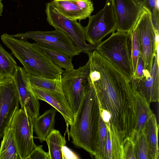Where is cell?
Here are the masks:
<instances>
[{
  "label": "cell",
  "instance_id": "cell-23",
  "mask_svg": "<svg viewBox=\"0 0 159 159\" xmlns=\"http://www.w3.org/2000/svg\"><path fill=\"white\" fill-rule=\"evenodd\" d=\"M17 66L11 55L0 44V77L12 76Z\"/></svg>",
  "mask_w": 159,
  "mask_h": 159
},
{
  "label": "cell",
  "instance_id": "cell-3",
  "mask_svg": "<svg viewBox=\"0 0 159 159\" xmlns=\"http://www.w3.org/2000/svg\"><path fill=\"white\" fill-rule=\"evenodd\" d=\"M1 39L29 75L51 79L62 75L64 70L27 40L16 38L6 33L2 34Z\"/></svg>",
  "mask_w": 159,
  "mask_h": 159
},
{
  "label": "cell",
  "instance_id": "cell-35",
  "mask_svg": "<svg viewBox=\"0 0 159 159\" xmlns=\"http://www.w3.org/2000/svg\"><path fill=\"white\" fill-rule=\"evenodd\" d=\"M136 2L140 5H142L143 0H135Z\"/></svg>",
  "mask_w": 159,
  "mask_h": 159
},
{
  "label": "cell",
  "instance_id": "cell-26",
  "mask_svg": "<svg viewBox=\"0 0 159 159\" xmlns=\"http://www.w3.org/2000/svg\"><path fill=\"white\" fill-rule=\"evenodd\" d=\"M107 132V125L100 115L97 147L94 156L96 159H104L105 147Z\"/></svg>",
  "mask_w": 159,
  "mask_h": 159
},
{
  "label": "cell",
  "instance_id": "cell-25",
  "mask_svg": "<svg viewBox=\"0 0 159 159\" xmlns=\"http://www.w3.org/2000/svg\"><path fill=\"white\" fill-rule=\"evenodd\" d=\"M131 137L135 146L137 159H150L144 127L138 132L134 130Z\"/></svg>",
  "mask_w": 159,
  "mask_h": 159
},
{
  "label": "cell",
  "instance_id": "cell-34",
  "mask_svg": "<svg viewBox=\"0 0 159 159\" xmlns=\"http://www.w3.org/2000/svg\"><path fill=\"white\" fill-rule=\"evenodd\" d=\"M3 5L2 3V0H0V16H2V13L3 12Z\"/></svg>",
  "mask_w": 159,
  "mask_h": 159
},
{
  "label": "cell",
  "instance_id": "cell-5",
  "mask_svg": "<svg viewBox=\"0 0 159 159\" xmlns=\"http://www.w3.org/2000/svg\"><path fill=\"white\" fill-rule=\"evenodd\" d=\"M139 40L140 55L145 69L150 72L154 59L159 50V33L153 25L150 12L142 7L140 16L135 26Z\"/></svg>",
  "mask_w": 159,
  "mask_h": 159
},
{
  "label": "cell",
  "instance_id": "cell-15",
  "mask_svg": "<svg viewBox=\"0 0 159 159\" xmlns=\"http://www.w3.org/2000/svg\"><path fill=\"white\" fill-rule=\"evenodd\" d=\"M31 85L36 98L47 102L58 111L62 115L67 126L72 123L74 114L63 94Z\"/></svg>",
  "mask_w": 159,
  "mask_h": 159
},
{
  "label": "cell",
  "instance_id": "cell-27",
  "mask_svg": "<svg viewBox=\"0 0 159 159\" xmlns=\"http://www.w3.org/2000/svg\"><path fill=\"white\" fill-rule=\"evenodd\" d=\"M142 7L150 12L154 28L157 33H159V0H143Z\"/></svg>",
  "mask_w": 159,
  "mask_h": 159
},
{
  "label": "cell",
  "instance_id": "cell-30",
  "mask_svg": "<svg viewBox=\"0 0 159 159\" xmlns=\"http://www.w3.org/2000/svg\"><path fill=\"white\" fill-rule=\"evenodd\" d=\"M42 145L37 146L31 152L27 159H49L48 152H45L43 149Z\"/></svg>",
  "mask_w": 159,
  "mask_h": 159
},
{
  "label": "cell",
  "instance_id": "cell-20",
  "mask_svg": "<svg viewBox=\"0 0 159 159\" xmlns=\"http://www.w3.org/2000/svg\"><path fill=\"white\" fill-rule=\"evenodd\" d=\"M45 141L48 146L49 159H64L62 148L66 141L60 131L54 129Z\"/></svg>",
  "mask_w": 159,
  "mask_h": 159
},
{
  "label": "cell",
  "instance_id": "cell-18",
  "mask_svg": "<svg viewBox=\"0 0 159 159\" xmlns=\"http://www.w3.org/2000/svg\"><path fill=\"white\" fill-rule=\"evenodd\" d=\"M158 129L159 125L157 118L153 113L144 127L150 159H159L158 145Z\"/></svg>",
  "mask_w": 159,
  "mask_h": 159
},
{
  "label": "cell",
  "instance_id": "cell-10",
  "mask_svg": "<svg viewBox=\"0 0 159 159\" xmlns=\"http://www.w3.org/2000/svg\"><path fill=\"white\" fill-rule=\"evenodd\" d=\"M89 19L84 28L86 40L90 44L97 46L107 35L117 30L111 0H107L103 8Z\"/></svg>",
  "mask_w": 159,
  "mask_h": 159
},
{
  "label": "cell",
  "instance_id": "cell-2",
  "mask_svg": "<svg viewBox=\"0 0 159 159\" xmlns=\"http://www.w3.org/2000/svg\"><path fill=\"white\" fill-rule=\"evenodd\" d=\"M99 105L93 86L89 85L70 125L69 136L76 147L81 148L94 156L98 136Z\"/></svg>",
  "mask_w": 159,
  "mask_h": 159
},
{
  "label": "cell",
  "instance_id": "cell-9",
  "mask_svg": "<svg viewBox=\"0 0 159 159\" xmlns=\"http://www.w3.org/2000/svg\"><path fill=\"white\" fill-rule=\"evenodd\" d=\"M33 118L25 108L16 111L10 126L20 159H27L36 147L33 140Z\"/></svg>",
  "mask_w": 159,
  "mask_h": 159
},
{
  "label": "cell",
  "instance_id": "cell-24",
  "mask_svg": "<svg viewBox=\"0 0 159 159\" xmlns=\"http://www.w3.org/2000/svg\"><path fill=\"white\" fill-rule=\"evenodd\" d=\"M61 75L55 79L29 75L31 84L64 94L61 86Z\"/></svg>",
  "mask_w": 159,
  "mask_h": 159
},
{
  "label": "cell",
  "instance_id": "cell-17",
  "mask_svg": "<svg viewBox=\"0 0 159 159\" xmlns=\"http://www.w3.org/2000/svg\"><path fill=\"white\" fill-rule=\"evenodd\" d=\"M57 110L52 108L33 119V131L41 143L54 129Z\"/></svg>",
  "mask_w": 159,
  "mask_h": 159
},
{
  "label": "cell",
  "instance_id": "cell-21",
  "mask_svg": "<svg viewBox=\"0 0 159 159\" xmlns=\"http://www.w3.org/2000/svg\"><path fill=\"white\" fill-rule=\"evenodd\" d=\"M10 125L6 128L4 131L0 148V159H20Z\"/></svg>",
  "mask_w": 159,
  "mask_h": 159
},
{
  "label": "cell",
  "instance_id": "cell-7",
  "mask_svg": "<svg viewBox=\"0 0 159 159\" xmlns=\"http://www.w3.org/2000/svg\"><path fill=\"white\" fill-rule=\"evenodd\" d=\"M89 62L76 69L64 70L61 84L63 93L74 114L77 112L89 85Z\"/></svg>",
  "mask_w": 159,
  "mask_h": 159
},
{
  "label": "cell",
  "instance_id": "cell-1",
  "mask_svg": "<svg viewBox=\"0 0 159 159\" xmlns=\"http://www.w3.org/2000/svg\"><path fill=\"white\" fill-rule=\"evenodd\" d=\"M87 55L89 82L100 108L109 112L110 125L124 138L131 137L136 124L135 95L131 81L96 50Z\"/></svg>",
  "mask_w": 159,
  "mask_h": 159
},
{
  "label": "cell",
  "instance_id": "cell-31",
  "mask_svg": "<svg viewBox=\"0 0 159 159\" xmlns=\"http://www.w3.org/2000/svg\"><path fill=\"white\" fill-rule=\"evenodd\" d=\"M104 159H112L111 145L110 132L107 129L105 144Z\"/></svg>",
  "mask_w": 159,
  "mask_h": 159
},
{
  "label": "cell",
  "instance_id": "cell-29",
  "mask_svg": "<svg viewBox=\"0 0 159 159\" xmlns=\"http://www.w3.org/2000/svg\"><path fill=\"white\" fill-rule=\"evenodd\" d=\"M122 159H137L134 143L131 137L125 138L122 143Z\"/></svg>",
  "mask_w": 159,
  "mask_h": 159
},
{
  "label": "cell",
  "instance_id": "cell-22",
  "mask_svg": "<svg viewBox=\"0 0 159 159\" xmlns=\"http://www.w3.org/2000/svg\"><path fill=\"white\" fill-rule=\"evenodd\" d=\"M33 45L40 51L44 54L55 64L65 70H74L72 62V58L57 51L42 46L36 43Z\"/></svg>",
  "mask_w": 159,
  "mask_h": 159
},
{
  "label": "cell",
  "instance_id": "cell-6",
  "mask_svg": "<svg viewBox=\"0 0 159 159\" xmlns=\"http://www.w3.org/2000/svg\"><path fill=\"white\" fill-rule=\"evenodd\" d=\"M45 12L49 24L66 34L81 52L87 54L96 49L97 46L86 43L84 27L80 23L64 16L50 2L47 4Z\"/></svg>",
  "mask_w": 159,
  "mask_h": 159
},
{
  "label": "cell",
  "instance_id": "cell-11",
  "mask_svg": "<svg viewBox=\"0 0 159 159\" xmlns=\"http://www.w3.org/2000/svg\"><path fill=\"white\" fill-rule=\"evenodd\" d=\"M17 90L12 76L0 77V140L19 108Z\"/></svg>",
  "mask_w": 159,
  "mask_h": 159
},
{
  "label": "cell",
  "instance_id": "cell-16",
  "mask_svg": "<svg viewBox=\"0 0 159 159\" xmlns=\"http://www.w3.org/2000/svg\"><path fill=\"white\" fill-rule=\"evenodd\" d=\"M50 2L61 14L72 20L85 19L94 10L91 0H53Z\"/></svg>",
  "mask_w": 159,
  "mask_h": 159
},
{
  "label": "cell",
  "instance_id": "cell-19",
  "mask_svg": "<svg viewBox=\"0 0 159 159\" xmlns=\"http://www.w3.org/2000/svg\"><path fill=\"white\" fill-rule=\"evenodd\" d=\"M136 99V124L134 130L138 132L143 128L153 113L150 103L136 90H134Z\"/></svg>",
  "mask_w": 159,
  "mask_h": 159
},
{
  "label": "cell",
  "instance_id": "cell-4",
  "mask_svg": "<svg viewBox=\"0 0 159 159\" xmlns=\"http://www.w3.org/2000/svg\"><path fill=\"white\" fill-rule=\"evenodd\" d=\"M96 50L131 81L134 74L130 32L112 33L97 46Z\"/></svg>",
  "mask_w": 159,
  "mask_h": 159
},
{
  "label": "cell",
  "instance_id": "cell-14",
  "mask_svg": "<svg viewBox=\"0 0 159 159\" xmlns=\"http://www.w3.org/2000/svg\"><path fill=\"white\" fill-rule=\"evenodd\" d=\"M117 31L130 32L135 27L142 7L135 0H111Z\"/></svg>",
  "mask_w": 159,
  "mask_h": 159
},
{
  "label": "cell",
  "instance_id": "cell-13",
  "mask_svg": "<svg viewBox=\"0 0 159 159\" xmlns=\"http://www.w3.org/2000/svg\"><path fill=\"white\" fill-rule=\"evenodd\" d=\"M159 52L154 57L150 72L145 69L143 76L139 79H133L131 81L133 90H136L148 102H159Z\"/></svg>",
  "mask_w": 159,
  "mask_h": 159
},
{
  "label": "cell",
  "instance_id": "cell-12",
  "mask_svg": "<svg viewBox=\"0 0 159 159\" xmlns=\"http://www.w3.org/2000/svg\"><path fill=\"white\" fill-rule=\"evenodd\" d=\"M29 75L23 67L17 66L13 76L21 108H25L28 114L34 119L39 115L40 103L32 90Z\"/></svg>",
  "mask_w": 159,
  "mask_h": 159
},
{
  "label": "cell",
  "instance_id": "cell-32",
  "mask_svg": "<svg viewBox=\"0 0 159 159\" xmlns=\"http://www.w3.org/2000/svg\"><path fill=\"white\" fill-rule=\"evenodd\" d=\"M145 69L144 62L140 55L139 58L136 72L132 79H139L141 78L143 76Z\"/></svg>",
  "mask_w": 159,
  "mask_h": 159
},
{
  "label": "cell",
  "instance_id": "cell-8",
  "mask_svg": "<svg viewBox=\"0 0 159 159\" xmlns=\"http://www.w3.org/2000/svg\"><path fill=\"white\" fill-rule=\"evenodd\" d=\"M11 35L19 39H32L39 44L60 52L71 58L79 55L81 52L67 34L57 29L51 31H29Z\"/></svg>",
  "mask_w": 159,
  "mask_h": 159
},
{
  "label": "cell",
  "instance_id": "cell-33",
  "mask_svg": "<svg viewBox=\"0 0 159 159\" xmlns=\"http://www.w3.org/2000/svg\"><path fill=\"white\" fill-rule=\"evenodd\" d=\"M100 116L102 117L103 120L105 123L107 127H109L110 124L111 119V115L110 113L107 110L101 109L100 107Z\"/></svg>",
  "mask_w": 159,
  "mask_h": 159
},
{
  "label": "cell",
  "instance_id": "cell-28",
  "mask_svg": "<svg viewBox=\"0 0 159 159\" xmlns=\"http://www.w3.org/2000/svg\"><path fill=\"white\" fill-rule=\"evenodd\" d=\"M130 33L131 40L132 63L134 75L140 56V46L137 32L135 27L131 31Z\"/></svg>",
  "mask_w": 159,
  "mask_h": 159
}]
</instances>
